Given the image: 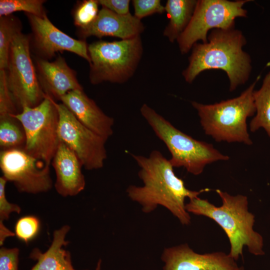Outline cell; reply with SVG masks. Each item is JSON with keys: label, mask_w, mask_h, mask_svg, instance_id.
Returning a JSON list of instances; mask_svg holds the SVG:
<instances>
[{"label": "cell", "mask_w": 270, "mask_h": 270, "mask_svg": "<svg viewBox=\"0 0 270 270\" xmlns=\"http://www.w3.org/2000/svg\"><path fill=\"white\" fill-rule=\"evenodd\" d=\"M98 0H84L79 2L73 13L74 23L78 28H83L92 24L100 10Z\"/></svg>", "instance_id": "24"}, {"label": "cell", "mask_w": 270, "mask_h": 270, "mask_svg": "<svg viewBox=\"0 0 270 270\" xmlns=\"http://www.w3.org/2000/svg\"><path fill=\"white\" fill-rule=\"evenodd\" d=\"M197 0H168L164 6L169 22L163 36L170 42L176 41L185 30L192 16Z\"/></svg>", "instance_id": "19"}, {"label": "cell", "mask_w": 270, "mask_h": 270, "mask_svg": "<svg viewBox=\"0 0 270 270\" xmlns=\"http://www.w3.org/2000/svg\"><path fill=\"white\" fill-rule=\"evenodd\" d=\"M20 250L17 248H0V270H18Z\"/></svg>", "instance_id": "29"}, {"label": "cell", "mask_w": 270, "mask_h": 270, "mask_svg": "<svg viewBox=\"0 0 270 270\" xmlns=\"http://www.w3.org/2000/svg\"><path fill=\"white\" fill-rule=\"evenodd\" d=\"M8 181L4 176L0 177V220H8L12 212L20 214V207L15 204L10 202L6 194V186Z\"/></svg>", "instance_id": "28"}, {"label": "cell", "mask_w": 270, "mask_h": 270, "mask_svg": "<svg viewBox=\"0 0 270 270\" xmlns=\"http://www.w3.org/2000/svg\"><path fill=\"white\" fill-rule=\"evenodd\" d=\"M216 192L222 199L221 206H216L207 200L197 197L186 204V210L211 218L222 228L230 244L228 254L236 260L242 256L244 246L254 256L264 255L263 238L253 229L254 216L248 211L247 196H232L220 190Z\"/></svg>", "instance_id": "3"}, {"label": "cell", "mask_w": 270, "mask_h": 270, "mask_svg": "<svg viewBox=\"0 0 270 270\" xmlns=\"http://www.w3.org/2000/svg\"><path fill=\"white\" fill-rule=\"evenodd\" d=\"M30 45V36L22 32L14 36L6 70L8 89L18 112L24 107L36 106L46 96L31 58Z\"/></svg>", "instance_id": "9"}, {"label": "cell", "mask_w": 270, "mask_h": 270, "mask_svg": "<svg viewBox=\"0 0 270 270\" xmlns=\"http://www.w3.org/2000/svg\"><path fill=\"white\" fill-rule=\"evenodd\" d=\"M51 164L56 175L54 188L60 195L75 196L84 190L86 180L82 172V165L76 154L61 142Z\"/></svg>", "instance_id": "17"}, {"label": "cell", "mask_w": 270, "mask_h": 270, "mask_svg": "<svg viewBox=\"0 0 270 270\" xmlns=\"http://www.w3.org/2000/svg\"><path fill=\"white\" fill-rule=\"evenodd\" d=\"M250 0H197L188 26L176 42L182 54L188 53L198 41L208 42V33L214 29L235 28V20L247 17L244 6Z\"/></svg>", "instance_id": "8"}, {"label": "cell", "mask_w": 270, "mask_h": 270, "mask_svg": "<svg viewBox=\"0 0 270 270\" xmlns=\"http://www.w3.org/2000/svg\"><path fill=\"white\" fill-rule=\"evenodd\" d=\"M26 135L20 122L12 116L0 117L1 150L24 148Z\"/></svg>", "instance_id": "21"}, {"label": "cell", "mask_w": 270, "mask_h": 270, "mask_svg": "<svg viewBox=\"0 0 270 270\" xmlns=\"http://www.w3.org/2000/svg\"><path fill=\"white\" fill-rule=\"evenodd\" d=\"M60 100L84 126L106 140L112 136L114 118L106 114L83 90L70 91Z\"/></svg>", "instance_id": "15"}, {"label": "cell", "mask_w": 270, "mask_h": 270, "mask_svg": "<svg viewBox=\"0 0 270 270\" xmlns=\"http://www.w3.org/2000/svg\"><path fill=\"white\" fill-rule=\"evenodd\" d=\"M40 228L39 218L28 215L20 218L14 226L15 236L21 241L28 244L38 235Z\"/></svg>", "instance_id": "25"}, {"label": "cell", "mask_w": 270, "mask_h": 270, "mask_svg": "<svg viewBox=\"0 0 270 270\" xmlns=\"http://www.w3.org/2000/svg\"><path fill=\"white\" fill-rule=\"evenodd\" d=\"M132 4L134 16L141 20L153 14H162L165 12L164 6L160 0H133Z\"/></svg>", "instance_id": "27"}, {"label": "cell", "mask_w": 270, "mask_h": 270, "mask_svg": "<svg viewBox=\"0 0 270 270\" xmlns=\"http://www.w3.org/2000/svg\"><path fill=\"white\" fill-rule=\"evenodd\" d=\"M246 40L242 32L235 28L211 30L206 43H196L188 58V64L183 70L185 81L192 84L202 72L220 70L226 74L230 91L244 84L250 75V56L243 50Z\"/></svg>", "instance_id": "2"}, {"label": "cell", "mask_w": 270, "mask_h": 270, "mask_svg": "<svg viewBox=\"0 0 270 270\" xmlns=\"http://www.w3.org/2000/svg\"><path fill=\"white\" fill-rule=\"evenodd\" d=\"M102 265V260L100 259L96 264L95 270H100Z\"/></svg>", "instance_id": "32"}, {"label": "cell", "mask_w": 270, "mask_h": 270, "mask_svg": "<svg viewBox=\"0 0 270 270\" xmlns=\"http://www.w3.org/2000/svg\"><path fill=\"white\" fill-rule=\"evenodd\" d=\"M55 104L59 115L60 142L76 154L85 169L102 168L107 158V140L82 124L63 104Z\"/></svg>", "instance_id": "10"}, {"label": "cell", "mask_w": 270, "mask_h": 270, "mask_svg": "<svg viewBox=\"0 0 270 270\" xmlns=\"http://www.w3.org/2000/svg\"><path fill=\"white\" fill-rule=\"evenodd\" d=\"M22 30L21 22L12 14L0 17V70L7 69L11 44Z\"/></svg>", "instance_id": "22"}, {"label": "cell", "mask_w": 270, "mask_h": 270, "mask_svg": "<svg viewBox=\"0 0 270 270\" xmlns=\"http://www.w3.org/2000/svg\"><path fill=\"white\" fill-rule=\"evenodd\" d=\"M255 116L250 124V130L255 132L262 128L270 138V71L265 76L261 87L253 94Z\"/></svg>", "instance_id": "20"}, {"label": "cell", "mask_w": 270, "mask_h": 270, "mask_svg": "<svg viewBox=\"0 0 270 270\" xmlns=\"http://www.w3.org/2000/svg\"><path fill=\"white\" fill-rule=\"evenodd\" d=\"M163 270H245L229 254L222 252L200 254L187 244L164 249Z\"/></svg>", "instance_id": "13"}, {"label": "cell", "mask_w": 270, "mask_h": 270, "mask_svg": "<svg viewBox=\"0 0 270 270\" xmlns=\"http://www.w3.org/2000/svg\"><path fill=\"white\" fill-rule=\"evenodd\" d=\"M88 52L92 84H121L134 75L142 58L144 46L141 36H138L113 42H94L88 46Z\"/></svg>", "instance_id": "6"}, {"label": "cell", "mask_w": 270, "mask_h": 270, "mask_svg": "<svg viewBox=\"0 0 270 270\" xmlns=\"http://www.w3.org/2000/svg\"><path fill=\"white\" fill-rule=\"evenodd\" d=\"M70 229L66 224L55 230L51 244L45 252L38 248L32 250L30 258L36 262L30 270H76L72 264L70 252L64 248L68 244L66 238Z\"/></svg>", "instance_id": "18"}, {"label": "cell", "mask_w": 270, "mask_h": 270, "mask_svg": "<svg viewBox=\"0 0 270 270\" xmlns=\"http://www.w3.org/2000/svg\"><path fill=\"white\" fill-rule=\"evenodd\" d=\"M18 113V110L8 89L6 71L0 70V117Z\"/></svg>", "instance_id": "26"}, {"label": "cell", "mask_w": 270, "mask_h": 270, "mask_svg": "<svg viewBox=\"0 0 270 270\" xmlns=\"http://www.w3.org/2000/svg\"><path fill=\"white\" fill-rule=\"evenodd\" d=\"M43 0H0V17L12 14L16 12L43 17L46 15Z\"/></svg>", "instance_id": "23"}, {"label": "cell", "mask_w": 270, "mask_h": 270, "mask_svg": "<svg viewBox=\"0 0 270 270\" xmlns=\"http://www.w3.org/2000/svg\"><path fill=\"white\" fill-rule=\"evenodd\" d=\"M54 99L46 94L36 106L24 107L12 114L21 124L26 135L24 149L30 155L50 164L60 140L59 115Z\"/></svg>", "instance_id": "7"}, {"label": "cell", "mask_w": 270, "mask_h": 270, "mask_svg": "<svg viewBox=\"0 0 270 270\" xmlns=\"http://www.w3.org/2000/svg\"><path fill=\"white\" fill-rule=\"evenodd\" d=\"M144 29L142 20L134 14H118L102 7L92 24L78 28V34L82 40L90 36L100 38L109 36L127 40L140 36Z\"/></svg>", "instance_id": "14"}, {"label": "cell", "mask_w": 270, "mask_h": 270, "mask_svg": "<svg viewBox=\"0 0 270 270\" xmlns=\"http://www.w3.org/2000/svg\"><path fill=\"white\" fill-rule=\"evenodd\" d=\"M26 14L32 31L30 43L38 58L48 60L58 52L68 51L90 62L88 45L85 40L75 39L62 32L52 24L47 15L40 17Z\"/></svg>", "instance_id": "12"}, {"label": "cell", "mask_w": 270, "mask_h": 270, "mask_svg": "<svg viewBox=\"0 0 270 270\" xmlns=\"http://www.w3.org/2000/svg\"><path fill=\"white\" fill-rule=\"evenodd\" d=\"M50 166L24 148L0 150L2 176L13 183L20 192L37 194L51 190L53 184Z\"/></svg>", "instance_id": "11"}, {"label": "cell", "mask_w": 270, "mask_h": 270, "mask_svg": "<svg viewBox=\"0 0 270 270\" xmlns=\"http://www.w3.org/2000/svg\"><path fill=\"white\" fill-rule=\"evenodd\" d=\"M15 236L14 232L10 230L4 224L2 220H0V246L3 245L5 240L8 237Z\"/></svg>", "instance_id": "31"}, {"label": "cell", "mask_w": 270, "mask_h": 270, "mask_svg": "<svg viewBox=\"0 0 270 270\" xmlns=\"http://www.w3.org/2000/svg\"><path fill=\"white\" fill-rule=\"evenodd\" d=\"M140 112L156 135L166 146L171 154L169 160L174 168L183 167L188 172L198 176L207 164L229 160L228 156L222 154L212 144L196 140L176 128L147 104L142 105Z\"/></svg>", "instance_id": "5"}, {"label": "cell", "mask_w": 270, "mask_h": 270, "mask_svg": "<svg viewBox=\"0 0 270 270\" xmlns=\"http://www.w3.org/2000/svg\"><path fill=\"white\" fill-rule=\"evenodd\" d=\"M260 76L258 75L237 97L210 104L191 102L206 135L217 142L252 144L248 131L246 120L256 114L253 94Z\"/></svg>", "instance_id": "4"}, {"label": "cell", "mask_w": 270, "mask_h": 270, "mask_svg": "<svg viewBox=\"0 0 270 270\" xmlns=\"http://www.w3.org/2000/svg\"><path fill=\"white\" fill-rule=\"evenodd\" d=\"M132 156L140 167L138 176L143 186H130L126 189L130 198L140 204L145 213L162 206L182 224H189L191 218L186 208V198H197L210 190L196 191L187 188L183 180L176 175L170 160L158 150H152L147 157Z\"/></svg>", "instance_id": "1"}, {"label": "cell", "mask_w": 270, "mask_h": 270, "mask_svg": "<svg viewBox=\"0 0 270 270\" xmlns=\"http://www.w3.org/2000/svg\"><path fill=\"white\" fill-rule=\"evenodd\" d=\"M103 8L121 15L127 14L130 12V0H98Z\"/></svg>", "instance_id": "30"}, {"label": "cell", "mask_w": 270, "mask_h": 270, "mask_svg": "<svg viewBox=\"0 0 270 270\" xmlns=\"http://www.w3.org/2000/svg\"><path fill=\"white\" fill-rule=\"evenodd\" d=\"M36 70L40 86L46 94L60 100L68 92L83 90L75 72L60 56L54 61L37 58Z\"/></svg>", "instance_id": "16"}]
</instances>
